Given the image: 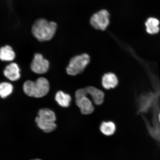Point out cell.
<instances>
[{"instance_id": "1", "label": "cell", "mask_w": 160, "mask_h": 160, "mask_svg": "<svg viewBox=\"0 0 160 160\" xmlns=\"http://www.w3.org/2000/svg\"><path fill=\"white\" fill-rule=\"evenodd\" d=\"M57 29V24L54 22H48L43 18L36 20L32 28V32L40 41H48L52 39Z\"/></svg>"}, {"instance_id": "2", "label": "cell", "mask_w": 160, "mask_h": 160, "mask_svg": "<svg viewBox=\"0 0 160 160\" xmlns=\"http://www.w3.org/2000/svg\"><path fill=\"white\" fill-rule=\"evenodd\" d=\"M24 92L29 97L40 98L44 97L48 93L50 89L49 82L43 77H40L35 82L28 80L23 86Z\"/></svg>"}, {"instance_id": "3", "label": "cell", "mask_w": 160, "mask_h": 160, "mask_svg": "<svg viewBox=\"0 0 160 160\" xmlns=\"http://www.w3.org/2000/svg\"><path fill=\"white\" fill-rule=\"evenodd\" d=\"M38 115L35 122L39 128L47 133H51L56 129V117L52 111L48 108L42 109L39 111Z\"/></svg>"}, {"instance_id": "4", "label": "cell", "mask_w": 160, "mask_h": 160, "mask_svg": "<svg viewBox=\"0 0 160 160\" xmlns=\"http://www.w3.org/2000/svg\"><path fill=\"white\" fill-rule=\"evenodd\" d=\"M90 61V57L86 53L72 58L66 69L68 74L73 76L81 73L89 64Z\"/></svg>"}, {"instance_id": "5", "label": "cell", "mask_w": 160, "mask_h": 160, "mask_svg": "<svg viewBox=\"0 0 160 160\" xmlns=\"http://www.w3.org/2000/svg\"><path fill=\"white\" fill-rule=\"evenodd\" d=\"M109 14L106 10H102L93 14L90 19V23L94 28L104 31L109 24Z\"/></svg>"}, {"instance_id": "6", "label": "cell", "mask_w": 160, "mask_h": 160, "mask_svg": "<svg viewBox=\"0 0 160 160\" xmlns=\"http://www.w3.org/2000/svg\"><path fill=\"white\" fill-rule=\"evenodd\" d=\"M49 66V62L44 59L41 54L36 53L31 65L32 71L38 74L45 73L48 71Z\"/></svg>"}, {"instance_id": "7", "label": "cell", "mask_w": 160, "mask_h": 160, "mask_svg": "<svg viewBox=\"0 0 160 160\" xmlns=\"http://www.w3.org/2000/svg\"><path fill=\"white\" fill-rule=\"evenodd\" d=\"M76 103L83 115L90 114L94 111L92 103L87 96L76 99Z\"/></svg>"}, {"instance_id": "8", "label": "cell", "mask_w": 160, "mask_h": 160, "mask_svg": "<svg viewBox=\"0 0 160 160\" xmlns=\"http://www.w3.org/2000/svg\"><path fill=\"white\" fill-rule=\"evenodd\" d=\"M3 74L8 79L12 81H17L21 77L19 68L15 63H12L7 65L4 70Z\"/></svg>"}, {"instance_id": "9", "label": "cell", "mask_w": 160, "mask_h": 160, "mask_svg": "<svg viewBox=\"0 0 160 160\" xmlns=\"http://www.w3.org/2000/svg\"><path fill=\"white\" fill-rule=\"evenodd\" d=\"M88 95H89L96 105H99L103 103L105 95L101 90L92 86L85 88Z\"/></svg>"}, {"instance_id": "10", "label": "cell", "mask_w": 160, "mask_h": 160, "mask_svg": "<svg viewBox=\"0 0 160 160\" xmlns=\"http://www.w3.org/2000/svg\"><path fill=\"white\" fill-rule=\"evenodd\" d=\"M118 79L114 73L109 72L105 74L102 79V85L106 89L114 88L118 84Z\"/></svg>"}, {"instance_id": "11", "label": "cell", "mask_w": 160, "mask_h": 160, "mask_svg": "<svg viewBox=\"0 0 160 160\" xmlns=\"http://www.w3.org/2000/svg\"><path fill=\"white\" fill-rule=\"evenodd\" d=\"M159 21L155 18H150L146 22L145 26L147 32L150 34H155L159 32Z\"/></svg>"}, {"instance_id": "12", "label": "cell", "mask_w": 160, "mask_h": 160, "mask_svg": "<svg viewBox=\"0 0 160 160\" xmlns=\"http://www.w3.org/2000/svg\"><path fill=\"white\" fill-rule=\"evenodd\" d=\"M55 99L60 106L65 108L69 107L71 101V96L62 91L57 92L55 95Z\"/></svg>"}, {"instance_id": "13", "label": "cell", "mask_w": 160, "mask_h": 160, "mask_svg": "<svg viewBox=\"0 0 160 160\" xmlns=\"http://www.w3.org/2000/svg\"><path fill=\"white\" fill-rule=\"evenodd\" d=\"M0 58L2 61H12L15 58V53L10 46L6 45L1 48Z\"/></svg>"}, {"instance_id": "14", "label": "cell", "mask_w": 160, "mask_h": 160, "mask_svg": "<svg viewBox=\"0 0 160 160\" xmlns=\"http://www.w3.org/2000/svg\"><path fill=\"white\" fill-rule=\"evenodd\" d=\"M101 133L104 135L110 136L115 133L116 127L114 123L112 121H105L102 122L100 127Z\"/></svg>"}, {"instance_id": "15", "label": "cell", "mask_w": 160, "mask_h": 160, "mask_svg": "<svg viewBox=\"0 0 160 160\" xmlns=\"http://www.w3.org/2000/svg\"><path fill=\"white\" fill-rule=\"evenodd\" d=\"M13 89V86L11 83L2 82L0 84V96L2 98H5L11 94Z\"/></svg>"}, {"instance_id": "16", "label": "cell", "mask_w": 160, "mask_h": 160, "mask_svg": "<svg viewBox=\"0 0 160 160\" xmlns=\"http://www.w3.org/2000/svg\"><path fill=\"white\" fill-rule=\"evenodd\" d=\"M158 118H159V121L160 122V113H159V115Z\"/></svg>"}, {"instance_id": "17", "label": "cell", "mask_w": 160, "mask_h": 160, "mask_svg": "<svg viewBox=\"0 0 160 160\" xmlns=\"http://www.w3.org/2000/svg\"><path fill=\"white\" fill-rule=\"evenodd\" d=\"M31 160H42L41 159H32Z\"/></svg>"}]
</instances>
